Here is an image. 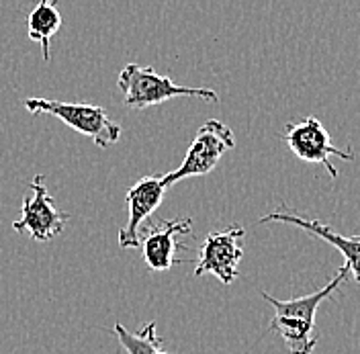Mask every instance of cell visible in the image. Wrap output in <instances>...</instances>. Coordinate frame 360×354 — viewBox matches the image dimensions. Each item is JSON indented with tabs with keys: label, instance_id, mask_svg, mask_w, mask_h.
I'll use <instances>...</instances> for the list:
<instances>
[{
	"label": "cell",
	"instance_id": "1",
	"mask_svg": "<svg viewBox=\"0 0 360 354\" xmlns=\"http://www.w3.org/2000/svg\"><path fill=\"white\" fill-rule=\"evenodd\" d=\"M348 268H338L336 277L319 291L311 295L295 297V299H276L270 293L262 291V299L269 301L274 310V315L270 320L269 332H276L283 342L287 344L289 354H314L315 344L319 340V334H315V313L319 305L330 299L342 283L348 281Z\"/></svg>",
	"mask_w": 360,
	"mask_h": 354
},
{
	"label": "cell",
	"instance_id": "2",
	"mask_svg": "<svg viewBox=\"0 0 360 354\" xmlns=\"http://www.w3.org/2000/svg\"><path fill=\"white\" fill-rule=\"evenodd\" d=\"M117 87L123 92L125 107H131L135 111L166 103L174 96H193V99H202L207 103L219 101L215 90L180 87L172 78L158 74L154 68L139 66V64H127L119 72Z\"/></svg>",
	"mask_w": 360,
	"mask_h": 354
},
{
	"label": "cell",
	"instance_id": "3",
	"mask_svg": "<svg viewBox=\"0 0 360 354\" xmlns=\"http://www.w3.org/2000/svg\"><path fill=\"white\" fill-rule=\"evenodd\" d=\"M25 109L31 115H51L64 121L74 132L92 137L98 148H109L121 139V127L112 123L107 111L98 105L86 103H64L56 99L27 96L22 101Z\"/></svg>",
	"mask_w": 360,
	"mask_h": 354
},
{
	"label": "cell",
	"instance_id": "4",
	"mask_svg": "<svg viewBox=\"0 0 360 354\" xmlns=\"http://www.w3.org/2000/svg\"><path fill=\"white\" fill-rule=\"evenodd\" d=\"M233 148H236V135L231 132V127L219 119H209L199 127L197 137L193 139L182 164L176 170L164 175L162 180L166 187H172L184 178L205 177L211 170H215L221 156Z\"/></svg>",
	"mask_w": 360,
	"mask_h": 354
},
{
	"label": "cell",
	"instance_id": "5",
	"mask_svg": "<svg viewBox=\"0 0 360 354\" xmlns=\"http://www.w3.org/2000/svg\"><path fill=\"white\" fill-rule=\"evenodd\" d=\"M283 141L287 144L292 156H297L299 160H303L307 164L323 166L326 172L332 178H338L340 175L336 166L332 164V156H336L340 160H354L352 150L346 152L332 144L330 132L314 115H307L305 119L287 123L285 132H283Z\"/></svg>",
	"mask_w": 360,
	"mask_h": 354
},
{
	"label": "cell",
	"instance_id": "6",
	"mask_svg": "<svg viewBox=\"0 0 360 354\" xmlns=\"http://www.w3.org/2000/svg\"><path fill=\"white\" fill-rule=\"evenodd\" d=\"M244 236H246V229L240 223L207 234L193 274L202 277L211 272L224 285H231L238 279V272H240L238 266L244 258V248H242Z\"/></svg>",
	"mask_w": 360,
	"mask_h": 354
},
{
	"label": "cell",
	"instance_id": "7",
	"mask_svg": "<svg viewBox=\"0 0 360 354\" xmlns=\"http://www.w3.org/2000/svg\"><path fill=\"white\" fill-rule=\"evenodd\" d=\"M29 187L33 189V195L22 197L21 220L13 223V229L17 234L27 232L35 242H49L64 232L70 213L56 209L53 197L45 187L44 175L33 177Z\"/></svg>",
	"mask_w": 360,
	"mask_h": 354
},
{
	"label": "cell",
	"instance_id": "8",
	"mask_svg": "<svg viewBox=\"0 0 360 354\" xmlns=\"http://www.w3.org/2000/svg\"><path fill=\"white\" fill-rule=\"evenodd\" d=\"M266 222H278V223H289V225H297L299 229L314 234L317 238L330 242L336 250H340L344 254L346 260V268L352 274V279L360 285V236H342L338 234L334 227H330L328 223L319 222V220H311L299 211H292L287 205H281L278 209L270 211L266 215H262L258 223Z\"/></svg>",
	"mask_w": 360,
	"mask_h": 354
},
{
	"label": "cell",
	"instance_id": "9",
	"mask_svg": "<svg viewBox=\"0 0 360 354\" xmlns=\"http://www.w3.org/2000/svg\"><path fill=\"white\" fill-rule=\"evenodd\" d=\"M168 187L162 177H143L127 191V223L119 229L121 248H139L141 223L162 205Z\"/></svg>",
	"mask_w": 360,
	"mask_h": 354
},
{
	"label": "cell",
	"instance_id": "10",
	"mask_svg": "<svg viewBox=\"0 0 360 354\" xmlns=\"http://www.w3.org/2000/svg\"><path fill=\"white\" fill-rule=\"evenodd\" d=\"M193 234V220H168L160 222L154 227H150L146 234L139 236V248L143 252V260L150 270L164 272L170 270L179 263L176 250H179V236Z\"/></svg>",
	"mask_w": 360,
	"mask_h": 354
},
{
	"label": "cell",
	"instance_id": "11",
	"mask_svg": "<svg viewBox=\"0 0 360 354\" xmlns=\"http://www.w3.org/2000/svg\"><path fill=\"white\" fill-rule=\"evenodd\" d=\"M62 13L58 11L56 2L41 0L27 17V35L31 42H37L41 45V56L45 62H49V44L56 37V33L62 29Z\"/></svg>",
	"mask_w": 360,
	"mask_h": 354
},
{
	"label": "cell",
	"instance_id": "12",
	"mask_svg": "<svg viewBox=\"0 0 360 354\" xmlns=\"http://www.w3.org/2000/svg\"><path fill=\"white\" fill-rule=\"evenodd\" d=\"M112 334L119 338L121 346L127 354H170L164 348V342L156 332V322H148L139 332L127 330L123 324H115Z\"/></svg>",
	"mask_w": 360,
	"mask_h": 354
}]
</instances>
